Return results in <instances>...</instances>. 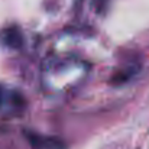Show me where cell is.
<instances>
[{
  "label": "cell",
  "mask_w": 149,
  "mask_h": 149,
  "mask_svg": "<svg viewBox=\"0 0 149 149\" xmlns=\"http://www.w3.org/2000/svg\"><path fill=\"white\" fill-rule=\"evenodd\" d=\"M28 139L31 142L32 146L38 149H59L62 148V145L55 141V139H51V138H44V136H39V135H35V133H28Z\"/></svg>",
  "instance_id": "obj_1"
},
{
  "label": "cell",
  "mask_w": 149,
  "mask_h": 149,
  "mask_svg": "<svg viewBox=\"0 0 149 149\" xmlns=\"http://www.w3.org/2000/svg\"><path fill=\"white\" fill-rule=\"evenodd\" d=\"M3 41L10 48H19L22 45V35L16 28H9L3 33Z\"/></svg>",
  "instance_id": "obj_2"
},
{
  "label": "cell",
  "mask_w": 149,
  "mask_h": 149,
  "mask_svg": "<svg viewBox=\"0 0 149 149\" xmlns=\"http://www.w3.org/2000/svg\"><path fill=\"white\" fill-rule=\"evenodd\" d=\"M136 72H138V68H127L126 71L123 70V71H120V72L116 74V77L113 78V83H116L117 86L119 84H123V83L129 81Z\"/></svg>",
  "instance_id": "obj_3"
},
{
  "label": "cell",
  "mask_w": 149,
  "mask_h": 149,
  "mask_svg": "<svg viewBox=\"0 0 149 149\" xmlns=\"http://www.w3.org/2000/svg\"><path fill=\"white\" fill-rule=\"evenodd\" d=\"M6 96H7L6 90L0 87V107H1V104H3V101H4V99H6Z\"/></svg>",
  "instance_id": "obj_4"
}]
</instances>
